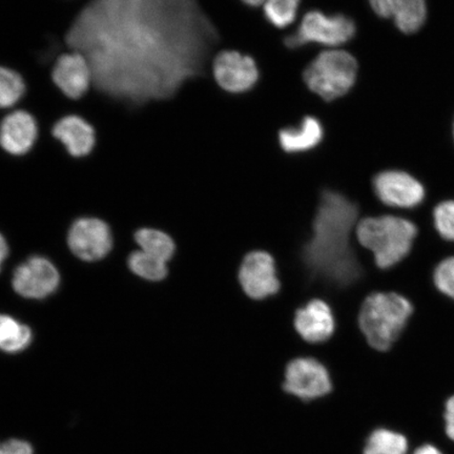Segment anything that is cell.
I'll return each instance as SVG.
<instances>
[{
	"label": "cell",
	"mask_w": 454,
	"mask_h": 454,
	"mask_svg": "<svg viewBox=\"0 0 454 454\" xmlns=\"http://www.w3.org/2000/svg\"><path fill=\"white\" fill-rule=\"evenodd\" d=\"M445 421L447 435L454 441V395L447 402Z\"/></svg>",
	"instance_id": "83f0119b"
},
{
	"label": "cell",
	"mask_w": 454,
	"mask_h": 454,
	"mask_svg": "<svg viewBox=\"0 0 454 454\" xmlns=\"http://www.w3.org/2000/svg\"><path fill=\"white\" fill-rule=\"evenodd\" d=\"M39 134L41 129L32 113L24 109L10 111L0 121V149L11 157H26L35 147Z\"/></svg>",
	"instance_id": "30bf717a"
},
{
	"label": "cell",
	"mask_w": 454,
	"mask_h": 454,
	"mask_svg": "<svg viewBox=\"0 0 454 454\" xmlns=\"http://www.w3.org/2000/svg\"><path fill=\"white\" fill-rule=\"evenodd\" d=\"M356 33V22L349 16L312 10L304 15L297 30L286 37V44L289 49L302 48L306 44L334 49L349 43Z\"/></svg>",
	"instance_id": "8992f818"
},
{
	"label": "cell",
	"mask_w": 454,
	"mask_h": 454,
	"mask_svg": "<svg viewBox=\"0 0 454 454\" xmlns=\"http://www.w3.org/2000/svg\"><path fill=\"white\" fill-rule=\"evenodd\" d=\"M208 26L196 0H87L66 43L89 59L96 92L142 106L173 99L197 75Z\"/></svg>",
	"instance_id": "6da1fadb"
},
{
	"label": "cell",
	"mask_w": 454,
	"mask_h": 454,
	"mask_svg": "<svg viewBox=\"0 0 454 454\" xmlns=\"http://www.w3.org/2000/svg\"><path fill=\"white\" fill-rule=\"evenodd\" d=\"M51 78L67 99L82 100L93 89L94 73L92 66L84 54L69 50L57 59Z\"/></svg>",
	"instance_id": "52a82bcc"
},
{
	"label": "cell",
	"mask_w": 454,
	"mask_h": 454,
	"mask_svg": "<svg viewBox=\"0 0 454 454\" xmlns=\"http://www.w3.org/2000/svg\"><path fill=\"white\" fill-rule=\"evenodd\" d=\"M407 450L404 435L388 429H378L369 436L364 454H406Z\"/></svg>",
	"instance_id": "7402d4cb"
},
{
	"label": "cell",
	"mask_w": 454,
	"mask_h": 454,
	"mask_svg": "<svg viewBox=\"0 0 454 454\" xmlns=\"http://www.w3.org/2000/svg\"><path fill=\"white\" fill-rule=\"evenodd\" d=\"M301 0H266L264 16L271 26L286 28L294 24L299 12Z\"/></svg>",
	"instance_id": "cb8c5ba5"
},
{
	"label": "cell",
	"mask_w": 454,
	"mask_h": 454,
	"mask_svg": "<svg viewBox=\"0 0 454 454\" xmlns=\"http://www.w3.org/2000/svg\"><path fill=\"white\" fill-rule=\"evenodd\" d=\"M32 342V332L25 325L7 315H0V349L15 354L25 350Z\"/></svg>",
	"instance_id": "ffe728a7"
},
{
	"label": "cell",
	"mask_w": 454,
	"mask_h": 454,
	"mask_svg": "<svg viewBox=\"0 0 454 454\" xmlns=\"http://www.w3.org/2000/svg\"><path fill=\"white\" fill-rule=\"evenodd\" d=\"M418 234L410 220L382 215L365 218L356 226L357 240L373 253L378 268L388 270L411 253Z\"/></svg>",
	"instance_id": "277c9868"
},
{
	"label": "cell",
	"mask_w": 454,
	"mask_h": 454,
	"mask_svg": "<svg viewBox=\"0 0 454 454\" xmlns=\"http://www.w3.org/2000/svg\"><path fill=\"white\" fill-rule=\"evenodd\" d=\"M239 281L243 291L254 300L274 296L280 289L274 258L261 251L249 253L243 259Z\"/></svg>",
	"instance_id": "4fadbf2b"
},
{
	"label": "cell",
	"mask_w": 454,
	"mask_h": 454,
	"mask_svg": "<svg viewBox=\"0 0 454 454\" xmlns=\"http://www.w3.org/2000/svg\"><path fill=\"white\" fill-rule=\"evenodd\" d=\"M412 305L395 293H376L362 304L359 325L367 342L374 349L388 350L404 331L412 315Z\"/></svg>",
	"instance_id": "3957f363"
},
{
	"label": "cell",
	"mask_w": 454,
	"mask_h": 454,
	"mask_svg": "<svg viewBox=\"0 0 454 454\" xmlns=\"http://www.w3.org/2000/svg\"><path fill=\"white\" fill-rule=\"evenodd\" d=\"M373 190L385 206L396 208H414L425 198V189L419 181L402 170H385L373 179Z\"/></svg>",
	"instance_id": "8fae6325"
},
{
	"label": "cell",
	"mask_w": 454,
	"mask_h": 454,
	"mask_svg": "<svg viewBox=\"0 0 454 454\" xmlns=\"http://www.w3.org/2000/svg\"><path fill=\"white\" fill-rule=\"evenodd\" d=\"M27 92L26 79L12 67L0 66V112L17 109Z\"/></svg>",
	"instance_id": "d6986e66"
},
{
	"label": "cell",
	"mask_w": 454,
	"mask_h": 454,
	"mask_svg": "<svg viewBox=\"0 0 454 454\" xmlns=\"http://www.w3.org/2000/svg\"><path fill=\"white\" fill-rule=\"evenodd\" d=\"M243 4L248 5V7H260V5H263L266 0H241Z\"/></svg>",
	"instance_id": "4dcf8cb0"
},
{
	"label": "cell",
	"mask_w": 454,
	"mask_h": 454,
	"mask_svg": "<svg viewBox=\"0 0 454 454\" xmlns=\"http://www.w3.org/2000/svg\"><path fill=\"white\" fill-rule=\"evenodd\" d=\"M9 254L8 243L5 241L4 236L0 234V270L4 260L7 259Z\"/></svg>",
	"instance_id": "f1b7e54d"
},
{
	"label": "cell",
	"mask_w": 454,
	"mask_h": 454,
	"mask_svg": "<svg viewBox=\"0 0 454 454\" xmlns=\"http://www.w3.org/2000/svg\"><path fill=\"white\" fill-rule=\"evenodd\" d=\"M434 281L442 294L454 300V257L442 260L436 266Z\"/></svg>",
	"instance_id": "484cf974"
},
{
	"label": "cell",
	"mask_w": 454,
	"mask_h": 454,
	"mask_svg": "<svg viewBox=\"0 0 454 454\" xmlns=\"http://www.w3.org/2000/svg\"><path fill=\"white\" fill-rule=\"evenodd\" d=\"M374 13L382 19H391L405 34L416 33L427 19L426 0H369Z\"/></svg>",
	"instance_id": "e0dca14e"
},
{
	"label": "cell",
	"mask_w": 454,
	"mask_h": 454,
	"mask_svg": "<svg viewBox=\"0 0 454 454\" xmlns=\"http://www.w3.org/2000/svg\"><path fill=\"white\" fill-rule=\"evenodd\" d=\"M325 138V128L319 119L306 116L296 127L279 130L278 141L287 154H300L316 149Z\"/></svg>",
	"instance_id": "ac0fdd59"
},
{
	"label": "cell",
	"mask_w": 454,
	"mask_h": 454,
	"mask_svg": "<svg viewBox=\"0 0 454 454\" xmlns=\"http://www.w3.org/2000/svg\"><path fill=\"white\" fill-rule=\"evenodd\" d=\"M213 75L227 93L243 94L253 90L260 78L257 62L238 51H223L213 61Z\"/></svg>",
	"instance_id": "ba28073f"
},
{
	"label": "cell",
	"mask_w": 454,
	"mask_h": 454,
	"mask_svg": "<svg viewBox=\"0 0 454 454\" xmlns=\"http://www.w3.org/2000/svg\"><path fill=\"white\" fill-rule=\"evenodd\" d=\"M52 137L64 147L67 154L82 160L93 154L98 135L93 124L77 114L61 117L51 129Z\"/></svg>",
	"instance_id": "9a60e30c"
},
{
	"label": "cell",
	"mask_w": 454,
	"mask_h": 454,
	"mask_svg": "<svg viewBox=\"0 0 454 454\" xmlns=\"http://www.w3.org/2000/svg\"><path fill=\"white\" fill-rule=\"evenodd\" d=\"M435 230L447 241L454 242V201H444L434 208Z\"/></svg>",
	"instance_id": "d4e9b609"
},
{
	"label": "cell",
	"mask_w": 454,
	"mask_h": 454,
	"mask_svg": "<svg viewBox=\"0 0 454 454\" xmlns=\"http://www.w3.org/2000/svg\"><path fill=\"white\" fill-rule=\"evenodd\" d=\"M453 138H454V123H453Z\"/></svg>",
	"instance_id": "1f68e13d"
},
{
	"label": "cell",
	"mask_w": 454,
	"mask_h": 454,
	"mask_svg": "<svg viewBox=\"0 0 454 454\" xmlns=\"http://www.w3.org/2000/svg\"><path fill=\"white\" fill-rule=\"evenodd\" d=\"M284 390L301 400L310 401L331 393L333 384L325 365L311 357H300L289 363Z\"/></svg>",
	"instance_id": "9c48e42d"
},
{
	"label": "cell",
	"mask_w": 454,
	"mask_h": 454,
	"mask_svg": "<svg viewBox=\"0 0 454 454\" xmlns=\"http://www.w3.org/2000/svg\"><path fill=\"white\" fill-rule=\"evenodd\" d=\"M69 247L79 259L93 262L110 253L113 238L109 225L96 218H82L71 227Z\"/></svg>",
	"instance_id": "7c38bea8"
},
{
	"label": "cell",
	"mask_w": 454,
	"mask_h": 454,
	"mask_svg": "<svg viewBox=\"0 0 454 454\" xmlns=\"http://www.w3.org/2000/svg\"><path fill=\"white\" fill-rule=\"evenodd\" d=\"M168 262L145 252H134L129 255L130 270L149 281H160L168 276Z\"/></svg>",
	"instance_id": "603a6c76"
},
{
	"label": "cell",
	"mask_w": 454,
	"mask_h": 454,
	"mask_svg": "<svg viewBox=\"0 0 454 454\" xmlns=\"http://www.w3.org/2000/svg\"><path fill=\"white\" fill-rule=\"evenodd\" d=\"M414 454H442V452L433 445H424L419 447Z\"/></svg>",
	"instance_id": "f546056e"
},
{
	"label": "cell",
	"mask_w": 454,
	"mask_h": 454,
	"mask_svg": "<svg viewBox=\"0 0 454 454\" xmlns=\"http://www.w3.org/2000/svg\"><path fill=\"white\" fill-rule=\"evenodd\" d=\"M294 327L309 343H322L331 338L336 328L331 308L321 300H312L294 316Z\"/></svg>",
	"instance_id": "2e32d148"
},
{
	"label": "cell",
	"mask_w": 454,
	"mask_h": 454,
	"mask_svg": "<svg viewBox=\"0 0 454 454\" xmlns=\"http://www.w3.org/2000/svg\"><path fill=\"white\" fill-rule=\"evenodd\" d=\"M359 65L344 50L331 49L320 53L306 67L303 81L310 92L325 101L343 98L355 87Z\"/></svg>",
	"instance_id": "5b68a950"
},
{
	"label": "cell",
	"mask_w": 454,
	"mask_h": 454,
	"mask_svg": "<svg viewBox=\"0 0 454 454\" xmlns=\"http://www.w3.org/2000/svg\"><path fill=\"white\" fill-rule=\"evenodd\" d=\"M357 215L359 209L348 198L331 190L322 192L312 236L301 252L311 278L338 288L361 279L363 270L350 247Z\"/></svg>",
	"instance_id": "7a4b0ae2"
},
{
	"label": "cell",
	"mask_w": 454,
	"mask_h": 454,
	"mask_svg": "<svg viewBox=\"0 0 454 454\" xmlns=\"http://www.w3.org/2000/svg\"><path fill=\"white\" fill-rule=\"evenodd\" d=\"M60 276L52 262L43 257H33L17 268L13 287L20 296L43 299L59 286Z\"/></svg>",
	"instance_id": "5bb4252c"
},
{
	"label": "cell",
	"mask_w": 454,
	"mask_h": 454,
	"mask_svg": "<svg viewBox=\"0 0 454 454\" xmlns=\"http://www.w3.org/2000/svg\"><path fill=\"white\" fill-rule=\"evenodd\" d=\"M0 454H33V450L25 441L10 440L0 442Z\"/></svg>",
	"instance_id": "4316f807"
},
{
	"label": "cell",
	"mask_w": 454,
	"mask_h": 454,
	"mask_svg": "<svg viewBox=\"0 0 454 454\" xmlns=\"http://www.w3.org/2000/svg\"><path fill=\"white\" fill-rule=\"evenodd\" d=\"M136 241L139 244L141 251L168 262L175 254V243L166 232L142 229L136 232Z\"/></svg>",
	"instance_id": "44dd1931"
}]
</instances>
